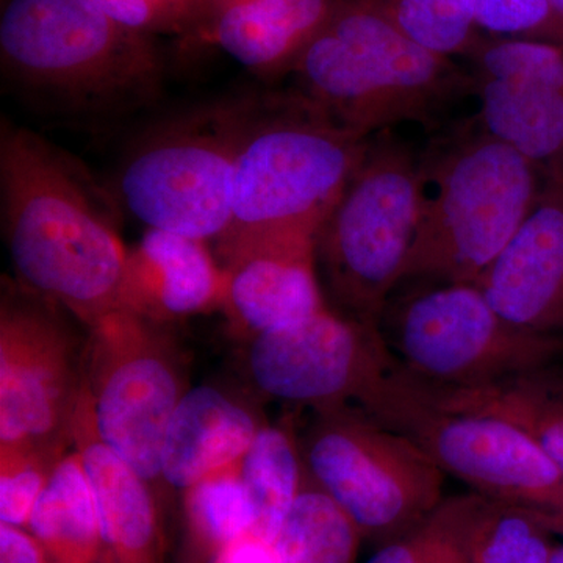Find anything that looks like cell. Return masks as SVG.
<instances>
[{
	"instance_id": "obj_1",
	"label": "cell",
	"mask_w": 563,
	"mask_h": 563,
	"mask_svg": "<svg viewBox=\"0 0 563 563\" xmlns=\"http://www.w3.org/2000/svg\"><path fill=\"white\" fill-rule=\"evenodd\" d=\"M38 133L0 128V210L18 282L90 329L120 307L128 247L114 201Z\"/></svg>"
},
{
	"instance_id": "obj_2",
	"label": "cell",
	"mask_w": 563,
	"mask_h": 563,
	"mask_svg": "<svg viewBox=\"0 0 563 563\" xmlns=\"http://www.w3.org/2000/svg\"><path fill=\"white\" fill-rule=\"evenodd\" d=\"M290 74L292 95L363 136L431 121L476 84L472 70L410 38L373 0H339Z\"/></svg>"
},
{
	"instance_id": "obj_3",
	"label": "cell",
	"mask_w": 563,
	"mask_h": 563,
	"mask_svg": "<svg viewBox=\"0 0 563 563\" xmlns=\"http://www.w3.org/2000/svg\"><path fill=\"white\" fill-rule=\"evenodd\" d=\"M0 62L32 99L90 117L146 106L165 73L155 36L125 27L95 0H9Z\"/></svg>"
},
{
	"instance_id": "obj_4",
	"label": "cell",
	"mask_w": 563,
	"mask_h": 563,
	"mask_svg": "<svg viewBox=\"0 0 563 563\" xmlns=\"http://www.w3.org/2000/svg\"><path fill=\"white\" fill-rule=\"evenodd\" d=\"M543 172L481 128L418 163V224L404 284H473L531 213ZM399 285V287H401Z\"/></svg>"
},
{
	"instance_id": "obj_5",
	"label": "cell",
	"mask_w": 563,
	"mask_h": 563,
	"mask_svg": "<svg viewBox=\"0 0 563 563\" xmlns=\"http://www.w3.org/2000/svg\"><path fill=\"white\" fill-rule=\"evenodd\" d=\"M369 140L292 92L255 98L233 163L231 231L218 246L290 229L318 233Z\"/></svg>"
},
{
	"instance_id": "obj_6",
	"label": "cell",
	"mask_w": 563,
	"mask_h": 563,
	"mask_svg": "<svg viewBox=\"0 0 563 563\" xmlns=\"http://www.w3.org/2000/svg\"><path fill=\"white\" fill-rule=\"evenodd\" d=\"M358 407L412 440L473 493L563 512V473L523 429L496 415L448 406L396 358Z\"/></svg>"
},
{
	"instance_id": "obj_7",
	"label": "cell",
	"mask_w": 563,
	"mask_h": 563,
	"mask_svg": "<svg viewBox=\"0 0 563 563\" xmlns=\"http://www.w3.org/2000/svg\"><path fill=\"white\" fill-rule=\"evenodd\" d=\"M418 163L391 136L369 140L317 233V262L342 312L379 328L401 285L418 224Z\"/></svg>"
},
{
	"instance_id": "obj_8",
	"label": "cell",
	"mask_w": 563,
	"mask_h": 563,
	"mask_svg": "<svg viewBox=\"0 0 563 563\" xmlns=\"http://www.w3.org/2000/svg\"><path fill=\"white\" fill-rule=\"evenodd\" d=\"M254 99L209 103L147 133L122 162L114 198L147 229L220 243L231 231L233 163Z\"/></svg>"
},
{
	"instance_id": "obj_9",
	"label": "cell",
	"mask_w": 563,
	"mask_h": 563,
	"mask_svg": "<svg viewBox=\"0 0 563 563\" xmlns=\"http://www.w3.org/2000/svg\"><path fill=\"white\" fill-rule=\"evenodd\" d=\"M299 444L307 477L380 548L443 501L444 473L402 433L358 406L312 412Z\"/></svg>"
},
{
	"instance_id": "obj_10",
	"label": "cell",
	"mask_w": 563,
	"mask_h": 563,
	"mask_svg": "<svg viewBox=\"0 0 563 563\" xmlns=\"http://www.w3.org/2000/svg\"><path fill=\"white\" fill-rule=\"evenodd\" d=\"M415 285L388 301L379 331L396 362L417 379L479 387L553 365L563 352V340L506 320L477 285Z\"/></svg>"
},
{
	"instance_id": "obj_11",
	"label": "cell",
	"mask_w": 563,
	"mask_h": 563,
	"mask_svg": "<svg viewBox=\"0 0 563 563\" xmlns=\"http://www.w3.org/2000/svg\"><path fill=\"white\" fill-rule=\"evenodd\" d=\"M84 384L103 442L154 485L174 410L188 391L181 354L166 325L114 310L91 325Z\"/></svg>"
},
{
	"instance_id": "obj_12",
	"label": "cell",
	"mask_w": 563,
	"mask_h": 563,
	"mask_svg": "<svg viewBox=\"0 0 563 563\" xmlns=\"http://www.w3.org/2000/svg\"><path fill=\"white\" fill-rule=\"evenodd\" d=\"M70 314L20 282L0 302V451L65 455L84 380L85 344Z\"/></svg>"
},
{
	"instance_id": "obj_13",
	"label": "cell",
	"mask_w": 563,
	"mask_h": 563,
	"mask_svg": "<svg viewBox=\"0 0 563 563\" xmlns=\"http://www.w3.org/2000/svg\"><path fill=\"white\" fill-rule=\"evenodd\" d=\"M247 344L257 395L312 412L361 406L395 362L379 328L329 307Z\"/></svg>"
},
{
	"instance_id": "obj_14",
	"label": "cell",
	"mask_w": 563,
	"mask_h": 563,
	"mask_svg": "<svg viewBox=\"0 0 563 563\" xmlns=\"http://www.w3.org/2000/svg\"><path fill=\"white\" fill-rule=\"evenodd\" d=\"M468 62L481 128L543 174L563 173V47L484 35Z\"/></svg>"
},
{
	"instance_id": "obj_15",
	"label": "cell",
	"mask_w": 563,
	"mask_h": 563,
	"mask_svg": "<svg viewBox=\"0 0 563 563\" xmlns=\"http://www.w3.org/2000/svg\"><path fill=\"white\" fill-rule=\"evenodd\" d=\"M220 250L225 274L221 310L231 331L246 342L328 307L318 279L317 232L258 233Z\"/></svg>"
},
{
	"instance_id": "obj_16",
	"label": "cell",
	"mask_w": 563,
	"mask_h": 563,
	"mask_svg": "<svg viewBox=\"0 0 563 563\" xmlns=\"http://www.w3.org/2000/svg\"><path fill=\"white\" fill-rule=\"evenodd\" d=\"M543 176L531 213L476 285L517 328L563 340V173Z\"/></svg>"
},
{
	"instance_id": "obj_17",
	"label": "cell",
	"mask_w": 563,
	"mask_h": 563,
	"mask_svg": "<svg viewBox=\"0 0 563 563\" xmlns=\"http://www.w3.org/2000/svg\"><path fill=\"white\" fill-rule=\"evenodd\" d=\"M224 268L203 240L146 229L128 250L120 307L143 320L172 322L221 309Z\"/></svg>"
},
{
	"instance_id": "obj_18",
	"label": "cell",
	"mask_w": 563,
	"mask_h": 563,
	"mask_svg": "<svg viewBox=\"0 0 563 563\" xmlns=\"http://www.w3.org/2000/svg\"><path fill=\"white\" fill-rule=\"evenodd\" d=\"M73 448L90 481L111 563H163L165 539L154 485L103 442L81 380Z\"/></svg>"
},
{
	"instance_id": "obj_19",
	"label": "cell",
	"mask_w": 563,
	"mask_h": 563,
	"mask_svg": "<svg viewBox=\"0 0 563 563\" xmlns=\"http://www.w3.org/2000/svg\"><path fill=\"white\" fill-rule=\"evenodd\" d=\"M339 0H209L190 36L213 44L255 76L290 74Z\"/></svg>"
},
{
	"instance_id": "obj_20",
	"label": "cell",
	"mask_w": 563,
	"mask_h": 563,
	"mask_svg": "<svg viewBox=\"0 0 563 563\" xmlns=\"http://www.w3.org/2000/svg\"><path fill=\"white\" fill-rule=\"evenodd\" d=\"M263 424L257 407L232 390L218 385L188 388L163 439V484L187 492L236 465Z\"/></svg>"
},
{
	"instance_id": "obj_21",
	"label": "cell",
	"mask_w": 563,
	"mask_h": 563,
	"mask_svg": "<svg viewBox=\"0 0 563 563\" xmlns=\"http://www.w3.org/2000/svg\"><path fill=\"white\" fill-rule=\"evenodd\" d=\"M553 365L479 387L426 384L448 406L492 413L514 422L563 473V373Z\"/></svg>"
},
{
	"instance_id": "obj_22",
	"label": "cell",
	"mask_w": 563,
	"mask_h": 563,
	"mask_svg": "<svg viewBox=\"0 0 563 563\" xmlns=\"http://www.w3.org/2000/svg\"><path fill=\"white\" fill-rule=\"evenodd\" d=\"M27 529L52 563H111L90 481L74 448L55 466Z\"/></svg>"
},
{
	"instance_id": "obj_23",
	"label": "cell",
	"mask_w": 563,
	"mask_h": 563,
	"mask_svg": "<svg viewBox=\"0 0 563 563\" xmlns=\"http://www.w3.org/2000/svg\"><path fill=\"white\" fill-rule=\"evenodd\" d=\"M239 468L254 512L251 533L273 544L307 481L295 420L265 422Z\"/></svg>"
},
{
	"instance_id": "obj_24",
	"label": "cell",
	"mask_w": 563,
	"mask_h": 563,
	"mask_svg": "<svg viewBox=\"0 0 563 563\" xmlns=\"http://www.w3.org/2000/svg\"><path fill=\"white\" fill-rule=\"evenodd\" d=\"M254 512L239 463L211 474L184 492L180 563H213L251 533Z\"/></svg>"
},
{
	"instance_id": "obj_25",
	"label": "cell",
	"mask_w": 563,
	"mask_h": 563,
	"mask_svg": "<svg viewBox=\"0 0 563 563\" xmlns=\"http://www.w3.org/2000/svg\"><path fill=\"white\" fill-rule=\"evenodd\" d=\"M362 542L342 507L307 477L273 551L276 563H357Z\"/></svg>"
},
{
	"instance_id": "obj_26",
	"label": "cell",
	"mask_w": 563,
	"mask_h": 563,
	"mask_svg": "<svg viewBox=\"0 0 563 563\" xmlns=\"http://www.w3.org/2000/svg\"><path fill=\"white\" fill-rule=\"evenodd\" d=\"M554 533L531 507L481 498L466 532L468 563H548Z\"/></svg>"
},
{
	"instance_id": "obj_27",
	"label": "cell",
	"mask_w": 563,
	"mask_h": 563,
	"mask_svg": "<svg viewBox=\"0 0 563 563\" xmlns=\"http://www.w3.org/2000/svg\"><path fill=\"white\" fill-rule=\"evenodd\" d=\"M410 38L444 57L466 58L484 35L463 0H373Z\"/></svg>"
},
{
	"instance_id": "obj_28",
	"label": "cell",
	"mask_w": 563,
	"mask_h": 563,
	"mask_svg": "<svg viewBox=\"0 0 563 563\" xmlns=\"http://www.w3.org/2000/svg\"><path fill=\"white\" fill-rule=\"evenodd\" d=\"M484 35L539 40L563 47V20L550 0H463Z\"/></svg>"
},
{
	"instance_id": "obj_29",
	"label": "cell",
	"mask_w": 563,
	"mask_h": 563,
	"mask_svg": "<svg viewBox=\"0 0 563 563\" xmlns=\"http://www.w3.org/2000/svg\"><path fill=\"white\" fill-rule=\"evenodd\" d=\"M62 457L43 451H0V523L29 528L41 493Z\"/></svg>"
},
{
	"instance_id": "obj_30",
	"label": "cell",
	"mask_w": 563,
	"mask_h": 563,
	"mask_svg": "<svg viewBox=\"0 0 563 563\" xmlns=\"http://www.w3.org/2000/svg\"><path fill=\"white\" fill-rule=\"evenodd\" d=\"M476 493L451 496L418 528L377 548L366 563H433L451 540L457 536L466 515L472 510Z\"/></svg>"
},
{
	"instance_id": "obj_31",
	"label": "cell",
	"mask_w": 563,
	"mask_h": 563,
	"mask_svg": "<svg viewBox=\"0 0 563 563\" xmlns=\"http://www.w3.org/2000/svg\"><path fill=\"white\" fill-rule=\"evenodd\" d=\"M114 21L133 31L158 35L179 33L180 27L172 11L162 0H95Z\"/></svg>"
},
{
	"instance_id": "obj_32",
	"label": "cell",
	"mask_w": 563,
	"mask_h": 563,
	"mask_svg": "<svg viewBox=\"0 0 563 563\" xmlns=\"http://www.w3.org/2000/svg\"><path fill=\"white\" fill-rule=\"evenodd\" d=\"M0 563H52L31 531L24 528L0 523Z\"/></svg>"
},
{
	"instance_id": "obj_33",
	"label": "cell",
	"mask_w": 563,
	"mask_h": 563,
	"mask_svg": "<svg viewBox=\"0 0 563 563\" xmlns=\"http://www.w3.org/2000/svg\"><path fill=\"white\" fill-rule=\"evenodd\" d=\"M213 563H276L273 544L247 533L232 544Z\"/></svg>"
},
{
	"instance_id": "obj_34",
	"label": "cell",
	"mask_w": 563,
	"mask_h": 563,
	"mask_svg": "<svg viewBox=\"0 0 563 563\" xmlns=\"http://www.w3.org/2000/svg\"><path fill=\"white\" fill-rule=\"evenodd\" d=\"M180 27V35H191L209 0H162Z\"/></svg>"
},
{
	"instance_id": "obj_35",
	"label": "cell",
	"mask_w": 563,
	"mask_h": 563,
	"mask_svg": "<svg viewBox=\"0 0 563 563\" xmlns=\"http://www.w3.org/2000/svg\"><path fill=\"white\" fill-rule=\"evenodd\" d=\"M481 498L483 496L477 495L476 501H474L470 514L466 515L457 536L451 540V543L444 548L443 553L433 563H468V559H466V532H468L470 523H472L473 515L476 512L477 506H479Z\"/></svg>"
},
{
	"instance_id": "obj_36",
	"label": "cell",
	"mask_w": 563,
	"mask_h": 563,
	"mask_svg": "<svg viewBox=\"0 0 563 563\" xmlns=\"http://www.w3.org/2000/svg\"><path fill=\"white\" fill-rule=\"evenodd\" d=\"M539 515L542 517L544 525L551 529V532L563 540V512H539Z\"/></svg>"
},
{
	"instance_id": "obj_37",
	"label": "cell",
	"mask_w": 563,
	"mask_h": 563,
	"mask_svg": "<svg viewBox=\"0 0 563 563\" xmlns=\"http://www.w3.org/2000/svg\"><path fill=\"white\" fill-rule=\"evenodd\" d=\"M548 563H563V543H555L553 554Z\"/></svg>"
},
{
	"instance_id": "obj_38",
	"label": "cell",
	"mask_w": 563,
	"mask_h": 563,
	"mask_svg": "<svg viewBox=\"0 0 563 563\" xmlns=\"http://www.w3.org/2000/svg\"><path fill=\"white\" fill-rule=\"evenodd\" d=\"M551 7H553L555 13L563 20V0H550Z\"/></svg>"
}]
</instances>
